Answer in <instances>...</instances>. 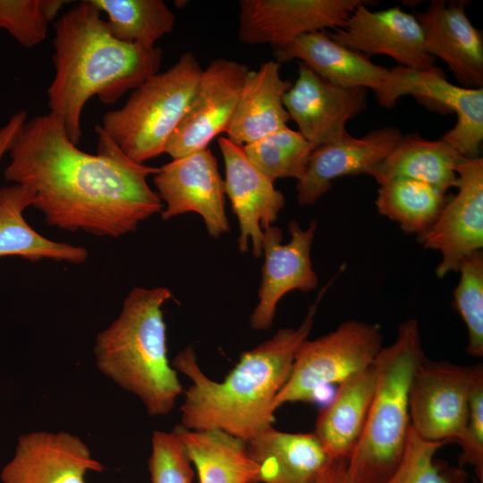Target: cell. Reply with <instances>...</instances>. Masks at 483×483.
Returning <instances> with one entry per match:
<instances>
[{"label": "cell", "mask_w": 483, "mask_h": 483, "mask_svg": "<svg viewBox=\"0 0 483 483\" xmlns=\"http://www.w3.org/2000/svg\"><path fill=\"white\" fill-rule=\"evenodd\" d=\"M378 104L392 108L398 98L411 95L428 106H437L457 116L453 128L441 139L465 158L479 157L483 141V89H467L449 82L433 66L427 70L403 66L389 68L384 81L374 90Z\"/></svg>", "instance_id": "cell-8"}, {"label": "cell", "mask_w": 483, "mask_h": 483, "mask_svg": "<svg viewBox=\"0 0 483 483\" xmlns=\"http://www.w3.org/2000/svg\"><path fill=\"white\" fill-rule=\"evenodd\" d=\"M97 153L80 150L54 114L27 121L9 151L4 179L31 192L52 226L116 238L136 230L163 203L147 178L159 167L127 157L97 125Z\"/></svg>", "instance_id": "cell-1"}, {"label": "cell", "mask_w": 483, "mask_h": 483, "mask_svg": "<svg viewBox=\"0 0 483 483\" xmlns=\"http://www.w3.org/2000/svg\"><path fill=\"white\" fill-rule=\"evenodd\" d=\"M363 0H241L239 39L247 45H284L317 30L343 26Z\"/></svg>", "instance_id": "cell-13"}, {"label": "cell", "mask_w": 483, "mask_h": 483, "mask_svg": "<svg viewBox=\"0 0 483 483\" xmlns=\"http://www.w3.org/2000/svg\"><path fill=\"white\" fill-rule=\"evenodd\" d=\"M153 182L165 204L163 219L194 212L202 217L210 236L218 237L229 231L224 179L208 148L159 167Z\"/></svg>", "instance_id": "cell-12"}, {"label": "cell", "mask_w": 483, "mask_h": 483, "mask_svg": "<svg viewBox=\"0 0 483 483\" xmlns=\"http://www.w3.org/2000/svg\"><path fill=\"white\" fill-rule=\"evenodd\" d=\"M249 160L273 182L304 174L313 146L288 126L242 146Z\"/></svg>", "instance_id": "cell-30"}, {"label": "cell", "mask_w": 483, "mask_h": 483, "mask_svg": "<svg viewBox=\"0 0 483 483\" xmlns=\"http://www.w3.org/2000/svg\"><path fill=\"white\" fill-rule=\"evenodd\" d=\"M326 284L297 328L279 329L270 339L243 352L221 382L198 364L192 344L172 366L191 380L181 405V425L191 430H222L247 442L275 421L274 402L287 382L299 345L308 338Z\"/></svg>", "instance_id": "cell-2"}, {"label": "cell", "mask_w": 483, "mask_h": 483, "mask_svg": "<svg viewBox=\"0 0 483 483\" xmlns=\"http://www.w3.org/2000/svg\"><path fill=\"white\" fill-rule=\"evenodd\" d=\"M400 130L385 126L360 138L347 133L341 140L315 148L303 176L297 181V199L312 205L339 177L368 174L380 164L402 138Z\"/></svg>", "instance_id": "cell-19"}, {"label": "cell", "mask_w": 483, "mask_h": 483, "mask_svg": "<svg viewBox=\"0 0 483 483\" xmlns=\"http://www.w3.org/2000/svg\"><path fill=\"white\" fill-rule=\"evenodd\" d=\"M278 63L299 60L325 80L345 88L380 87L389 68L374 64L370 57L332 40L325 30L303 34L272 47Z\"/></svg>", "instance_id": "cell-22"}, {"label": "cell", "mask_w": 483, "mask_h": 483, "mask_svg": "<svg viewBox=\"0 0 483 483\" xmlns=\"http://www.w3.org/2000/svg\"><path fill=\"white\" fill-rule=\"evenodd\" d=\"M460 280L453 291V306L468 330L466 352L483 357V252L475 251L459 266Z\"/></svg>", "instance_id": "cell-31"}, {"label": "cell", "mask_w": 483, "mask_h": 483, "mask_svg": "<svg viewBox=\"0 0 483 483\" xmlns=\"http://www.w3.org/2000/svg\"><path fill=\"white\" fill-rule=\"evenodd\" d=\"M151 483H192L194 472L183 445L173 430H156L148 460Z\"/></svg>", "instance_id": "cell-34"}, {"label": "cell", "mask_w": 483, "mask_h": 483, "mask_svg": "<svg viewBox=\"0 0 483 483\" xmlns=\"http://www.w3.org/2000/svg\"><path fill=\"white\" fill-rule=\"evenodd\" d=\"M367 1L359 4L342 27L325 30L341 46L370 57L385 55L401 66L427 70L436 59L425 48L424 35L415 15L400 7L371 11Z\"/></svg>", "instance_id": "cell-14"}, {"label": "cell", "mask_w": 483, "mask_h": 483, "mask_svg": "<svg viewBox=\"0 0 483 483\" xmlns=\"http://www.w3.org/2000/svg\"><path fill=\"white\" fill-rule=\"evenodd\" d=\"M246 447L258 469V483H313L332 460L314 432H284L273 426Z\"/></svg>", "instance_id": "cell-21"}, {"label": "cell", "mask_w": 483, "mask_h": 483, "mask_svg": "<svg viewBox=\"0 0 483 483\" xmlns=\"http://www.w3.org/2000/svg\"><path fill=\"white\" fill-rule=\"evenodd\" d=\"M106 14L107 27L118 40L146 47L170 34L175 15L162 0H92Z\"/></svg>", "instance_id": "cell-29"}, {"label": "cell", "mask_w": 483, "mask_h": 483, "mask_svg": "<svg viewBox=\"0 0 483 483\" xmlns=\"http://www.w3.org/2000/svg\"><path fill=\"white\" fill-rule=\"evenodd\" d=\"M380 326L347 320L335 330L297 348L290 377L276 395L274 410L298 402H310L328 386H338L369 369L383 347Z\"/></svg>", "instance_id": "cell-7"}, {"label": "cell", "mask_w": 483, "mask_h": 483, "mask_svg": "<svg viewBox=\"0 0 483 483\" xmlns=\"http://www.w3.org/2000/svg\"><path fill=\"white\" fill-rule=\"evenodd\" d=\"M367 97V89L334 84L299 62L298 77L284 94V105L315 148L345 136L346 123L366 109Z\"/></svg>", "instance_id": "cell-15"}, {"label": "cell", "mask_w": 483, "mask_h": 483, "mask_svg": "<svg viewBox=\"0 0 483 483\" xmlns=\"http://www.w3.org/2000/svg\"><path fill=\"white\" fill-rule=\"evenodd\" d=\"M217 142L225 163V192L239 223V249L247 251L251 242L252 254L259 258L263 230L277 219L284 196L249 160L242 146L226 137L218 138Z\"/></svg>", "instance_id": "cell-18"}, {"label": "cell", "mask_w": 483, "mask_h": 483, "mask_svg": "<svg viewBox=\"0 0 483 483\" xmlns=\"http://www.w3.org/2000/svg\"><path fill=\"white\" fill-rule=\"evenodd\" d=\"M92 0L81 1L55 23V77L47 89L49 112L78 144L81 114L93 97L110 105L157 73L162 50L116 39Z\"/></svg>", "instance_id": "cell-3"}, {"label": "cell", "mask_w": 483, "mask_h": 483, "mask_svg": "<svg viewBox=\"0 0 483 483\" xmlns=\"http://www.w3.org/2000/svg\"><path fill=\"white\" fill-rule=\"evenodd\" d=\"M65 4L63 0H0V28L22 47H36L45 39L49 22Z\"/></svg>", "instance_id": "cell-32"}, {"label": "cell", "mask_w": 483, "mask_h": 483, "mask_svg": "<svg viewBox=\"0 0 483 483\" xmlns=\"http://www.w3.org/2000/svg\"><path fill=\"white\" fill-rule=\"evenodd\" d=\"M457 443L462 448L460 464L473 467L478 479L483 483V371L474 382L468 418Z\"/></svg>", "instance_id": "cell-35"}, {"label": "cell", "mask_w": 483, "mask_h": 483, "mask_svg": "<svg viewBox=\"0 0 483 483\" xmlns=\"http://www.w3.org/2000/svg\"><path fill=\"white\" fill-rule=\"evenodd\" d=\"M88 445L69 432L33 431L18 437L2 483H86L88 471L102 472Z\"/></svg>", "instance_id": "cell-17"}, {"label": "cell", "mask_w": 483, "mask_h": 483, "mask_svg": "<svg viewBox=\"0 0 483 483\" xmlns=\"http://www.w3.org/2000/svg\"><path fill=\"white\" fill-rule=\"evenodd\" d=\"M280 67L270 60L250 70L225 131L233 143L242 147L287 126L284 97L292 83L281 77Z\"/></svg>", "instance_id": "cell-23"}, {"label": "cell", "mask_w": 483, "mask_h": 483, "mask_svg": "<svg viewBox=\"0 0 483 483\" xmlns=\"http://www.w3.org/2000/svg\"><path fill=\"white\" fill-rule=\"evenodd\" d=\"M172 298L164 286L135 287L119 316L96 337L97 369L135 394L150 416L168 414L182 386L167 358L163 306Z\"/></svg>", "instance_id": "cell-4"}, {"label": "cell", "mask_w": 483, "mask_h": 483, "mask_svg": "<svg viewBox=\"0 0 483 483\" xmlns=\"http://www.w3.org/2000/svg\"><path fill=\"white\" fill-rule=\"evenodd\" d=\"M202 72L193 53L182 54L168 70L152 75L135 89L123 107L107 112L97 126L136 163L144 164L164 154Z\"/></svg>", "instance_id": "cell-6"}, {"label": "cell", "mask_w": 483, "mask_h": 483, "mask_svg": "<svg viewBox=\"0 0 483 483\" xmlns=\"http://www.w3.org/2000/svg\"><path fill=\"white\" fill-rule=\"evenodd\" d=\"M424 357L415 319L402 322L395 341L377 354L375 390L365 428L346 463L353 483H382L399 464L411 429L410 388Z\"/></svg>", "instance_id": "cell-5"}, {"label": "cell", "mask_w": 483, "mask_h": 483, "mask_svg": "<svg viewBox=\"0 0 483 483\" xmlns=\"http://www.w3.org/2000/svg\"><path fill=\"white\" fill-rule=\"evenodd\" d=\"M376 385L374 363L340 384L313 431L332 460L347 461L365 428Z\"/></svg>", "instance_id": "cell-24"}, {"label": "cell", "mask_w": 483, "mask_h": 483, "mask_svg": "<svg viewBox=\"0 0 483 483\" xmlns=\"http://www.w3.org/2000/svg\"><path fill=\"white\" fill-rule=\"evenodd\" d=\"M250 69L226 58L212 61L203 70L190 106L170 137L165 154L173 159L208 148L225 132Z\"/></svg>", "instance_id": "cell-10"}, {"label": "cell", "mask_w": 483, "mask_h": 483, "mask_svg": "<svg viewBox=\"0 0 483 483\" xmlns=\"http://www.w3.org/2000/svg\"><path fill=\"white\" fill-rule=\"evenodd\" d=\"M26 122L27 113L19 111L13 114L8 122L0 128V162L4 154L11 150Z\"/></svg>", "instance_id": "cell-36"}, {"label": "cell", "mask_w": 483, "mask_h": 483, "mask_svg": "<svg viewBox=\"0 0 483 483\" xmlns=\"http://www.w3.org/2000/svg\"><path fill=\"white\" fill-rule=\"evenodd\" d=\"M446 443L419 437L411 427L403 455L394 472L382 483H459L435 462L437 451Z\"/></svg>", "instance_id": "cell-33"}, {"label": "cell", "mask_w": 483, "mask_h": 483, "mask_svg": "<svg viewBox=\"0 0 483 483\" xmlns=\"http://www.w3.org/2000/svg\"><path fill=\"white\" fill-rule=\"evenodd\" d=\"M483 366L435 361L426 356L413 376L409 407L411 427L424 440L457 442L469 414L474 382Z\"/></svg>", "instance_id": "cell-9"}, {"label": "cell", "mask_w": 483, "mask_h": 483, "mask_svg": "<svg viewBox=\"0 0 483 483\" xmlns=\"http://www.w3.org/2000/svg\"><path fill=\"white\" fill-rule=\"evenodd\" d=\"M447 202L445 193L419 181L394 179L379 185L378 212L397 222L405 233L419 236L435 223Z\"/></svg>", "instance_id": "cell-28"}, {"label": "cell", "mask_w": 483, "mask_h": 483, "mask_svg": "<svg viewBox=\"0 0 483 483\" xmlns=\"http://www.w3.org/2000/svg\"><path fill=\"white\" fill-rule=\"evenodd\" d=\"M33 205L34 197L26 188L18 184L0 188V258L85 262L89 252L84 247L47 239L27 223L23 212Z\"/></svg>", "instance_id": "cell-25"}, {"label": "cell", "mask_w": 483, "mask_h": 483, "mask_svg": "<svg viewBox=\"0 0 483 483\" xmlns=\"http://www.w3.org/2000/svg\"><path fill=\"white\" fill-rule=\"evenodd\" d=\"M466 1L432 0L415 17L427 52L443 60L462 87L479 89L483 85V40L466 14Z\"/></svg>", "instance_id": "cell-20"}, {"label": "cell", "mask_w": 483, "mask_h": 483, "mask_svg": "<svg viewBox=\"0 0 483 483\" xmlns=\"http://www.w3.org/2000/svg\"><path fill=\"white\" fill-rule=\"evenodd\" d=\"M199 483H258V469L246 442L222 430H191L177 426Z\"/></svg>", "instance_id": "cell-27"}, {"label": "cell", "mask_w": 483, "mask_h": 483, "mask_svg": "<svg viewBox=\"0 0 483 483\" xmlns=\"http://www.w3.org/2000/svg\"><path fill=\"white\" fill-rule=\"evenodd\" d=\"M454 170L458 192L432 226L417 236L423 248L440 251L438 278L458 272L464 258L483 248V158L461 157Z\"/></svg>", "instance_id": "cell-11"}, {"label": "cell", "mask_w": 483, "mask_h": 483, "mask_svg": "<svg viewBox=\"0 0 483 483\" xmlns=\"http://www.w3.org/2000/svg\"><path fill=\"white\" fill-rule=\"evenodd\" d=\"M291 239L282 244L280 228L274 225L263 230L261 284L258 302L250 317L255 330H267L273 325L276 306L287 292L299 290L309 292L318 285V276L312 267L310 250L317 230L312 220L307 229L292 220L288 225Z\"/></svg>", "instance_id": "cell-16"}, {"label": "cell", "mask_w": 483, "mask_h": 483, "mask_svg": "<svg viewBox=\"0 0 483 483\" xmlns=\"http://www.w3.org/2000/svg\"><path fill=\"white\" fill-rule=\"evenodd\" d=\"M347 461L331 460L313 483H353L347 472Z\"/></svg>", "instance_id": "cell-37"}, {"label": "cell", "mask_w": 483, "mask_h": 483, "mask_svg": "<svg viewBox=\"0 0 483 483\" xmlns=\"http://www.w3.org/2000/svg\"><path fill=\"white\" fill-rule=\"evenodd\" d=\"M461 157L442 139L429 140L418 133L402 136L391 153L367 174L380 185L394 179H411L443 192L457 186L455 165Z\"/></svg>", "instance_id": "cell-26"}]
</instances>
